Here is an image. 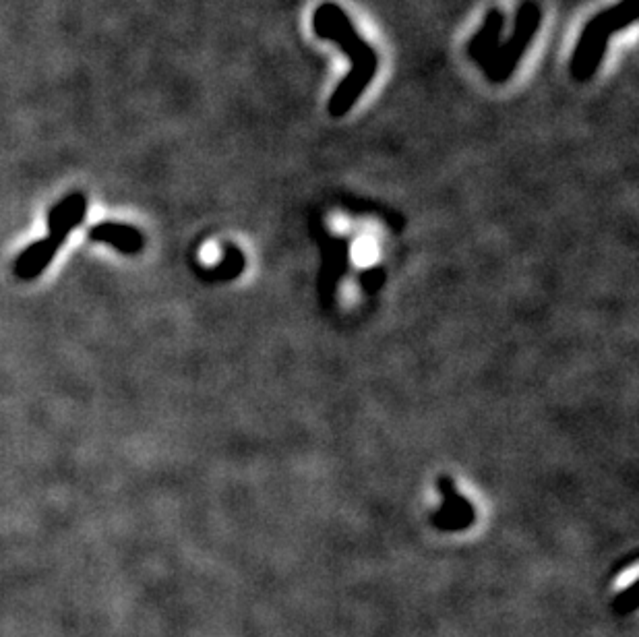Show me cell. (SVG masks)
Returning <instances> with one entry per match:
<instances>
[{
    "mask_svg": "<svg viewBox=\"0 0 639 637\" xmlns=\"http://www.w3.org/2000/svg\"><path fill=\"white\" fill-rule=\"evenodd\" d=\"M313 32L327 42L342 48L352 63L350 73L340 81L329 100V114L344 116L364 94V89L375 79L379 71L377 50L364 42L348 13L336 3H323L313 15Z\"/></svg>",
    "mask_w": 639,
    "mask_h": 637,
    "instance_id": "6da1fadb",
    "label": "cell"
},
{
    "mask_svg": "<svg viewBox=\"0 0 639 637\" xmlns=\"http://www.w3.org/2000/svg\"><path fill=\"white\" fill-rule=\"evenodd\" d=\"M637 19V0H619L588 21L573 50L569 71L575 81H588L596 75L606 54L608 40Z\"/></svg>",
    "mask_w": 639,
    "mask_h": 637,
    "instance_id": "7a4b0ae2",
    "label": "cell"
},
{
    "mask_svg": "<svg viewBox=\"0 0 639 637\" xmlns=\"http://www.w3.org/2000/svg\"><path fill=\"white\" fill-rule=\"evenodd\" d=\"M540 19L542 11L536 5V0H524L520 9H517L515 29L511 38L505 44H499L497 52L489 58V63L482 67L486 79L493 83H505L513 75L517 63H520L528 46L532 44Z\"/></svg>",
    "mask_w": 639,
    "mask_h": 637,
    "instance_id": "3957f363",
    "label": "cell"
},
{
    "mask_svg": "<svg viewBox=\"0 0 639 637\" xmlns=\"http://www.w3.org/2000/svg\"><path fill=\"white\" fill-rule=\"evenodd\" d=\"M439 491L445 503L433 513V524L443 532H462L470 528L476 520V511L470 501L453 489L449 478H439Z\"/></svg>",
    "mask_w": 639,
    "mask_h": 637,
    "instance_id": "277c9868",
    "label": "cell"
},
{
    "mask_svg": "<svg viewBox=\"0 0 639 637\" xmlns=\"http://www.w3.org/2000/svg\"><path fill=\"white\" fill-rule=\"evenodd\" d=\"M87 216V197L83 193H71L60 199L48 214V236L65 245L69 234L83 224Z\"/></svg>",
    "mask_w": 639,
    "mask_h": 637,
    "instance_id": "5b68a950",
    "label": "cell"
},
{
    "mask_svg": "<svg viewBox=\"0 0 639 637\" xmlns=\"http://www.w3.org/2000/svg\"><path fill=\"white\" fill-rule=\"evenodd\" d=\"M94 242H102L123 255H137L145 247V238L141 230H137L131 224H120V222H100L96 226L89 228L87 234Z\"/></svg>",
    "mask_w": 639,
    "mask_h": 637,
    "instance_id": "8992f818",
    "label": "cell"
},
{
    "mask_svg": "<svg viewBox=\"0 0 639 637\" xmlns=\"http://www.w3.org/2000/svg\"><path fill=\"white\" fill-rule=\"evenodd\" d=\"M60 247L63 245H60V242L54 240L52 236H44L42 240H36L34 245L23 249L19 257L15 259V276L25 282L40 278L48 269V265L52 263V259L56 257Z\"/></svg>",
    "mask_w": 639,
    "mask_h": 637,
    "instance_id": "52a82bcc",
    "label": "cell"
},
{
    "mask_svg": "<svg viewBox=\"0 0 639 637\" xmlns=\"http://www.w3.org/2000/svg\"><path fill=\"white\" fill-rule=\"evenodd\" d=\"M503 27H505V15L501 9H491L489 13H486L482 29L468 44V54L474 63H478L480 67L489 63V58L497 52L501 44Z\"/></svg>",
    "mask_w": 639,
    "mask_h": 637,
    "instance_id": "ba28073f",
    "label": "cell"
},
{
    "mask_svg": "<svg viewBox=\"0 0 639 637\" xmlns=\"http://www.w3.org/2000/svg\"><path fill=\"white\" fill-rule=\"evenodd\" d=\"M637 588H639V584H637V582H631L621 594H617L613 609H615V613H617L619 617H625V615H631L633 611H637V604H639V600H637Z\"/></svg>",
    "mask_w": 639,
    "mask_h": 637,
    "instance_id": "9c48e42d",
    "label": "cell"
}]
</instances>
